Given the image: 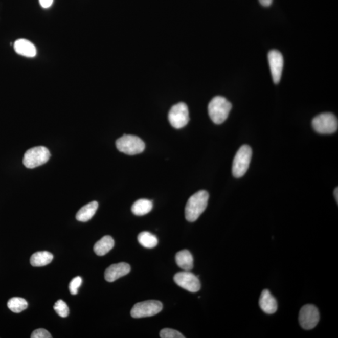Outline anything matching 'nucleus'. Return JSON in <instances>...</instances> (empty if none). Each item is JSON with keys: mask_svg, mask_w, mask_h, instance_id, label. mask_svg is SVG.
Wrapping results in <instances>:
<instances>
[{"mask_svg": "<svg viewBox=\"0 0 338 338\" xmlns=\"http://www.w3.org/2000/svg\"><path fill=\"white\" fill-rule=\"evenodd\" d=\"M209 195L206 191H199L192 195L186 204L185 216L189 222H195L206 210Z\"/></svg>", "mask_w": 338, "mask_h": 338, "instance_id": "1", "label": "nucleus"}, {"mask_svg": "<svg viewBox=\"0 0 338 338\" xmlns=\"http://www.w3.org/2000/svg\"><path fill=\"white\" fill-rule=\"evenodd\" d=\"M232 109V104L226 98L215 97L208 105L209 116L216 124H221L226 121Z\"/></svg>", "mask_w": 338, "mask_h": 338, "instance_id": "2", "label": "nucleus"}, {"mask_svg": "<svg viewBox=\"0 0 338 338\" xmlns=\"http://www.w3.org/2000/svg\"><path fill=\"white\" fill-rule=\"evenodd\" d=\"M252 149L247 145L240 148L234 159L232 172L234 177H242L247 172L252 157Z\"/></svg>", "mask_w": 338, "mask_h": 338, "instance_id": "3", "label": "nucleus"}, {"mask_svg": "<svg viewBox=\"0 0 338 338\" xmlns=\"http://www.w3.org/2000/svg\"><path fill=\"white\" fill-rule=\"evenodd\" d=\"M50 152L46 147L38 146L32 148L25 152L23 163L28 169H34L42 166L49 161Z\"/></svg>", "mask_w": 338, "mask_h": 338, "instance_id": "4", "label": "nucleus"}, {"mask_svg": "<svg viewBox=\"0 0 338 338\" xmlns=\"http://www.w3.org/2000/svg\"><path fill=\"white\" fill-rule=\"evenodd\" d=\"M116 147L119 151L133 155L143 152L145 145L143 141L138 136L124 135L117 140Z\"/></svg>", "mask_w": 338, "mask_h": 338, "instance_id": "5", "label": "nucleus"}, {"mask_svg": "<svg viewBox=\"0 0 338 338\" xmlns=\"http://www.w3.org/2000/svg\"><path fill=\"white\" fill-rule=\"evenodd\" d=\"M312 126L318 133L321 134L333 133L337 130V119L334 114L331 113L321 114L312 119Z\"/></svg>", "mask_w": 338, "mask_h": 338, "instance_id": "6", "label": "nucleus"}, {"mask_svg": "<svg viewBox=\"0 0 338 338\" xmlns=\"http://www.w3.org/2000/svg\"><path fill=\"white\" fill-rule=\"evenodd\" d=\"M163 308V303L160 301L148 300L135 304L130 314L133 318L150 317L159 313Z\"/></svg>", "mask_w": 338, "mask_h": 338, "instance_id": "7", "label": "nucleus"}, {"mask_svg": "<svg viewBox=\"0 0 338 338\" xmlns=\"http://www.w3.org/2000/svg\"><path fill=\"white\" fill-rule=\"evenodd\" d=\"M168 118L170 125L176 129L185 127L189 122V112L186 103L181 102L173 106Z\"/></svg>", "mask_w": 338, "mask_h": 338, "instance_id": "8", "label": "nucleus"}, {"mask_svg": "<svg viewBox=\"0 0 338 338\" xmlns=\"http://www.w3.org/2000/svg\"><path fill=\"white\" fill-rule=\"evenodd\" d=\"M320 315L318 308L312 304H306L301 309L299 322L304 329L309 330L315 328L319 323Z\"/></svg>", "mask_w": 338, "mask_h": 338, "instance_id": "9", "label": "nucleus"}, {"mask_svg": "<svg viewBox=\"0 0 338 338\" xmlns=\"http://www.w3.org/2000/svg\"><path fill=\"white\" fill-rule=\"evenodd\" d=\"M175 283L178 286L191 292H196L200 289V283L199 278L189 272L185 271L176 274L174 277Z\"/></svg>", "mask_w": 338, "mask_h": 338, "instance_id": "10", "label": "nucleus"}, {"mask_svg": "<svg viewBox=\"0 0 338 338\" xmlns=\"http://www.w3.org/2000/svg\"><path fill=\"white\" fill-rule=\"evenodd\" d=\"M267 58L273 82L275 84H278L280 82L282 72H283L284 66L283 56L278 50H273L268 53Z\"/></svg>", "mask_w": 338, "mask_h": 338, "instance_id": "11", "label": "nucleus"}, {"mask_svg": "<svg viewBox=\"0 0 338 338\" xmlns=\"http://www.w3.org/2000/svg\"><path fill=\"white\" fill-rule=\"evenodd\" d=\"M130 265L125 262L111 265L105 271V280L111 283V282L115 281L117 279L128 275L130 273Z\"/></svg>", "mask_w": 338, "mask_h": 338, "instance_id": "12", "label": "nucleus"}, {"mask_svg": "<svg viewBox=\"0 0 338 338\" xmlns=\"http://www.w3.org/2000/svg\"><path fill=\"white\" fill-rule=\"evenodd\" d=\"M260 308L268 314H273L277 311L278 303L269 290L264 289L259 299Z\"/></svg>", "mask_w": 338, "mask_h": 338, "instance_id": "13", "label": "nucleus"}, {"mask_svg": "<svg viewBox=\"0 0 338 338\" xmlns=\"http://www.w3.org/2000/svg\"><path fill=\"white\" fill-rule=\"evenodd\" d=\"M14 49L16 54L26 57H35L37 53L34 44L26 39L16 40L14 43Z\"/></svg>", "mask_w": 338, "mask_h": 338, "instance_id": "14", "label": "nucleus"}, {"mask_svg": "<svg viewBox=\"0 0 338 338\" xmlns=\"http://www.w3.org/2000/svg\"><path fill=\"white\" fill-rule=\"evenodd\" d=\"M176 263L184 271H190L194 267V258L192 254L187 250H182L175 256Z\"/></svg>", "mask_w": 338, "mask_h": 338, "instance_id": "15", "label": "nucleus"}, {"mask_svg": "<svg viewBox=\"0 0 338 338\" xmlns=\"http://www.w3.org/2000/svg\"><path fill=\"white\" fill-rule=\"evenodd\" d=\"M98 208H99V204L97 201L87 204L78 211L76 215L77 220L83 222L88 221L96 213Z\"/></svg>", "mask_w": 338, "mask_h": 338, "instance_id": "16", "label": "nucleus"}, {"mask_svg": "<svg viewBox=\"0 0 338 338\" xmlns=\"http://www.w3.org/2000/svg\"><path fill=\"white\" fill-rule=\"evenodd\" d=\"M114 244H115V242H114L112 237L110 236H105L95 244L94 247V252L98 256H104L109 251L112 250Z\"/></svg>", "mask_w": 338, "mask_h": 338, "instance_id": "17", "label": "nucleus"}, {"mask_svg": "<svg viewBox=\"0 0 338 338\" xmlns=\"http://www.w3.org/2000/svg\"><path fill=\"white\" fill-rule=\"evenodd\" d=\"M54 256L48 251H40L33 254L30 258V264L34 267H42L51 263Z\"/></svg>", "mask_w": 338, "mask_h": 338, "instance_id": "18", "label": "nucleus"}, {"mask_svg": "<svg viewBox=\"0 0 338 338\" xmlns=\"http://www.w3.org/2000/svg\"><path fill=\"white\" fill-rule=\"evenodd\" d=\"M153 208V203L151 200L142 199L137 200L132 207V212L136 216H144L149 213Z\"/></svg>", "mask_w": 338, "mask_h": 338, "instance_id": "19", "label": "nucleus"}, {"mask_svg": "<svg viewBox=\"0 0 338 338\" xmlns=\"http://www.w3.org/2000/svg\"><path fill=\"white\" fill-rule=\"evenodd\" d=\"M138 241L142 246L148 249L155 247L158 244L157 237L147 231L142 232L139 234Z\"/></svg>", "mask_w": 338, "mask_h": 338, "instance_id": "20", "label": "nucleus"}, {"mask_svg": "<svg viewBox=\"0 0 338 338\" xmlns=\"http://www.w3.org/2000/svg\"><path fill=\"white\" fill-rule=\"evenodd\" d=\"M8 308L15 313H19L28 307V303L24 298L15 297L8 301Z\"/></svg>", "mask_w": 338, "mask_h": 338, "instance_id": "21", "label": "nucleus"}, {"mask_svg": "<svg viewBox=\"0 0 338 338\" xmlns=\"http://www.w3.org/2000/svg\"><path fill=\"white\" fill-rule=\"evenodd\" d=\"M54 309L57 313L62 318H66L69 314V308L63 300H58L55 303Z\"/></svg>", "mask_w": 338, "mask_h": 338, "instance_id": "22", "label": "nucleus"}, {"mask_svg": "<svg viewBox=\"0 0 338 338\" xmlns=\"http://www.w3.org/2000/svg\"><path fill=\"white\" fill-rule=\"evenodd\" d=\"M160 337L162 338H184L185 336L180 332L175 329L165 328L160 332Z\"/></svg>", "mask_w": 338, "mask_h": 338, "instance_id": "23", "label": "nucleus"}, {"mask_svg": "<svg viewBox=\"0 0 338 338\" xmlns=\"http://www.w3.org/2000/svg\"><path fill=\"white\" fill-rule=\"evenodd\" d=\"M82 283V279L80 276H77L72 279L69 284V290L72 295H76L78 290Z\"/></svg>", "mask_w": 338, "mask_h": 338, "instance_id": "24", "label": "nucleus"}, {"mask_svg": "<svg viewBox=\"0 0 338 338\" xmlns=\"http://www.w3.org/2000/svg\"><path fill=\"white\" fill-rule=\"evenodd\" d=\"M32 338H52V335L44 329H36L31 335Z\"/></svg>", "mask_w": 338, "mask_h": 338, "instance_id": "25", "label": "nucleus"}, {"mask_svg": "<svg viewBox=\"0 0 338 338\" xmlns=\"http://www.w3.org/2000/svg\"><path fill=\"white\" fill-rule=\"evenodd\" d=\"M41 7L43 8H49L52 6L54 0H39Z\"/></svg>", "mask_w": 338, "mask_h": 338, "instance_id": "26", "label": "nucleus"}, {"mask_svg": "<svg viewBox=\"0 0 338 338\" xmlns=\"http://www.w3.org/2000/svg\"><path fill=\"white\" fill-rule=\"evenodd\" d=\"M259 1L262 6L268 7L272 5L273 0H259Z\"/></svg>", "mask_w": 338, "mask_h": 338, "instance_id": "27", "label": "nucleus"}, {"mask_svg": "<svg viewBox=\"0 0 338 338\" xmlns=\"http://www.w3.org/2000/svg\"><path fill=\"white\" fill-rule=\"evenodd\" d=\"M334 195L335 197V199L336 200V202H338V189L337 187H336V189H335L334 191Z\"/></svg>", "mask_w": 338, "mask_h": 338, "instance_id": "28", "label": "nucleus"}]
</instances>
